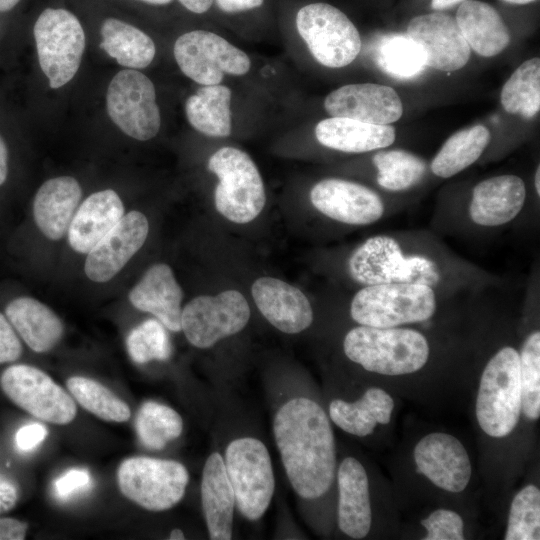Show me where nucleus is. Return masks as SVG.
<instances>
[{"label": "nucleus", "instance_id": "obj_1", "mask_svg": "<svg viewBox=\"0 0 540 540\" xmlns=\"http://www.w3.org/2000/svg\"><path fill=\"white\" fill-rule=\"evenodd\" d=\"M273 431L287 477L305 499L325 494L333 483L336 450L324 410L315 401L297 397L277 412Z\"/></svg>", "mask_w": 540, "mask_h": 540}, {"label": "nucleus", "instance_id": "obj_2", "mask_svg": "<svg viewBox=\"0 0 540 540\" xmlns=\"http://www.w3.org/2000/svg\"><path fill=\"white\" fill-rule=\"evenodd\" d=\"M351 278L364 286L412 283L435 289L444 278L440 262L424 252H406L391 235L369 237L356 247L347 261Z\"/></svg>", "mask_w": 540, "mask_h": 540}, {"label": "nucleus", "instance_id": "obj_3", "mask_svg": "<svg viewBox=\"0 0 540 540\" xmlns=\"http://www.w3.org/2000/svg\"><path fill=\"white\" fill-rule=\"evenodd\" d=\"M343 350L365 370L388 376L419 371L430 355L429 343L421 332L400 326L355 327L346 334Z\"/></svg>", "mask_w": 540, "mask_h": 540}, {"label": "nucleus", "instance_id": "obj_4", "mask_svg": "<svg viewBox=\"0 0 540 540\" xmlns=\"http://www.w3.org/2000/svg\"><path fill=\"white\" fill-rule=\"evenodd\" d=\"M437 308L436 291L423 284L366 285L352 298L350 315L360 325L390 328L429 320Z\"/></svg>", "mask_w": 540, "mask_h": 540}, {"label": "nucleus", "instance_id": "obj_5", "mask_svg": "<svg viewBox=\"0 0 540 540\" xmlns=\"http://www.w3.org/2000/svg\"><path fill=\"white\" fill-rule=\"evenodd\" d=\"M521 410L519 352L504 346L490 358L482 372L476 418L487 435L502 438L514 430Z\"/></svg>", "mask_w": 540, "mask_h": 540}, {"label": "nucleus", "instance_id": "obj_6", "mask_svg": "<svg viewBox=\"0 0 540 540\" xmlns=\"http://www.w3.org/2000/svg\"><path fill=\"white\" fill-rule=\"evenodd\" d=\"M219 183L214 193L217 211L231 222L249 223L263 210L266 195L260 173L244 151L222 147L208 161Z\"/></svg>", "mask_w": 540, "mask_h": 540}, {"label": "nucleus", "instance_id": "obj_7", "mask_svg": "<svg viewBox=\"0 0 540 540\" xmlns=\"http://www.w3.org/2000/svg\"><path fill=\"white\" fill-rule=\"evenodd\" d=\"M224 463L239 511L248 520H258L268 509L275 489L266 446L252 437L235 439L226 449Z\"/></svg>", "mask_w": 540, "mask_h": 540}, {"label": "nucleus", "instance_id": "obj_8", "mask_svg": "<svg viewBox=\"0 0 540 540\" xmlns=\"http://www.w3.org/2000/svg\"><path fill=\"white\" fill-rule=\"evenodd\" d=\"M189 482L185 466L174 460L137 456L117 470L121 493L149 511H165L181 501Z\"/></svg>", "mask_w": 540, "mask_h": 540}, {"label": "nucleus", "instance_id": "obj_9", "mask_svg": "<svg viewBox=\"0 0 540 540\" xmlns=\"http://www.w3.org/2000/svg\"><path fill=\"white\" fill-rule=\"evenodd\" d=\"M41 70L51 88L67 84L77 73L85 49V34L77 17L65 9H45L34 25Z\"/></svg>", "mask_w": 540, "mask_h": 540}, {"label": "nucleus", "instance_id": "obj_10", "mask_svg": "<svg viewBox=\"0 0 540 540\" xmlns=\"http://www.w3.org/2000/svg\"><path fill=\"white\" fill-rule=\"evenodd\" d=\"M297 30L313 57L329 68L352 63L361 50V38L351 20L336 7L312 3L296 16Z\"/></svg>", "mask_w": 540, "mask_h": 540}, {"label": "nucleus", "instance_id": "obj_11", "mask_svg": "<svg viewBox=\"0 0 540 540\" xmlns=\"http://www.w3.org/2000/svg\"><path fill=\"white\" fill-rule=\"evenodd\" d=\"M0 387L10 401L42 421L65 425L76 416L73 398L37 367L27 364L7 367L0 376Z\"/></svg>", "mask_w": 540, "mask_h": 540}, {"label": "nucleus", "instance_id": "obj_12", "mask_svg": "<svg viewBox=\"0 0 540 540\" xmlns=\"http://www.w3.org/2000/svg\"><path fill=\"white\" fill-rule=\"evenodd\" d=\"M106 107L114 124L126 135L146 141L160 129V112L151 80L134 69L119 71L111 80Z\"/></svg>", "mask_w": 540, "mask_h": 540}, {"label": "nucleus", "instance_id": "obj_13", "mask_svg": "<svg viewBox=\"0 0 540 540\" xmlns=\"http://www.w3.org/2000/svg\"><path fill=\"white\" fill-rule=\"evenodd\" d=\"M173 51L181 71L202 85H217L225 73L243 75L250 69L246 53L209 31L194 30L181 35Z\"/></svg>", "mask_w": 540, "mask_h": 540}, {"label": "nucleus", "instance_id": "obj_14", "mask_svg": "<svg viewBox=\"0 0 540 540\" xmlns=\"http://www.w3.org/2000/svg\"><path fill=\"white\" fill-rule=\"evenodd\" d=\"M250 307L236 290L216 296L201 295L188 302L181 313V330L190 344L205 349L240 332L248 323Z\"/></svg>", "mask_w": 540, "mask_h": 540}, {"label": "nucleus", "instance_id": "obj_15", "mask_svg": "<svg viewBox=\"0 0 540 540\" xmlns=\"http://www.w3.org/2000/svg\"><path fill=\"white\" fill-rule=\"evenodd\" d=\"M310 201L326 217L354 226L376 223L385 213L384 202L374 190L338 178L316 183L310 191Z\"/></svg>", "mask_w": 540, "mask_h": 540}, {"label": "nucleus", "instance_id": "obj_16", "mask_svg": "<svg viewBox=\"0 0 540 540\" xmlns=\"http://www.w3.org/2000/svg\"><path fill=\"white\" fill-rule=\"evenodd\" d=\"M407 34L422 48L427 67L456 71L464 67L470 58V47L456 19L446 13L414 17L408 24Z\"/></svg>", "mask_w": 540, "mask_h": 540}, {"label": "nucleus", "instance_id": "obj_17", "mask_svg": "<svg viewBox=\"0 0 540 540\" xmlns=\"http://www.w3.org/2000/svg\"><path fill=\"white\" fill-rule=\"evenodd\" d=\"M149 232L146 216L131 211L88 253L84 265L87 277L97 283L111 280L143 246Z\"/></svg>", "mask_w": 540, "mask_h": 540}, {"label": "nucleus", "instance_id": "obj_18", "mask_svg": "<svg viewBox=\"0 0 540 540\" xmlns=\"http://www.w3.org/2000/svg\"><path fill=\"white\" fill-rule=\"evenodd\" d=\"M414 460L418 472L445 491L461 492L470 481L472 469L467 451L450 434L434 432L423 437L414 448Z\"/></svg>", "mask_w": 540, "mask_h": 540}, {"label": "nucleus", "instance_id": "obj_19", "mask_svg": "<svg viewBox=\"0 0 540 540\" xmlns=\"http://www.w3.org/2000/svg\"><path fill=\"white\" fill-rule=\"evenodd\" d=\"M324 107L332 117L376 125L394 123L403 114L397 92L389 86L375 83L344 85L328 94Z\"/></svg>", "mask_w": 540, "mask_h": 540}, {"label": "nucleus", "instance_id": "obj_20", "mask_svg": "<svg viewBox=\"0 0 540 540\" xmlns=\"http://www.w3.org/2000/svg\"><path fill=\"white\" fill-rule=\"evenodd\" d=\"M260 313L278 330L296 334L313 321V310L305 294L295 286L273 277L258 278L251 288Z\"/></svg>", "mask_w": 540, "mask_h": 540}, {"label": "nucleus", "instance_id": "obj_21", "mask_svg": "<svg viewBox=\"0 0 540 540\" xmlns=\"http://www.w3.org/2000/svg\"><path fill=\"white\" fill-rule=\"evenodd\" d=\"M526 194L524 181L516 175L505 174L485 179L473 188L469 217L481 227L503 226L520 214Z\"/></svg>", "mask_w": 540, "mask_h": 540}, {"label": "nucleus", "instance_id": "obj_22", "mask_svg": "<svg viewBox=\"0 0 540 540\" xmlns=\"http://www.w3.org/2000/svg\"><path fill=\"white\" fill-rule=\"evenodd\" d=\"M128 298L135 308L151 313L167 329L181 330L183 291L167 264L152 265L130 290Z\"/></svg>", "mask_w": 540, "mask_h": 540}, {"label": "nucleus", "instance_id": "obj_23", "mask_svg": "<svg viewBox=\"0 0 540 540\" xmlns=\"http://www.w3.org/2000/svg\"><path fill=\"white\" fill-rule=\"evenodd\" d=\"M124 215L119 195L112 189L95 192L78 206L68 228L71 248L87 254Z\"/></svg>", "mask_w": 540, "mask_h": 540}, {"label": "nucleus", "instance_id": "obj_24", "mask_svg": "<svg viewBox=\"0 0 540 540\" xmlns=\"http://www.w3.org/2000/svg\"><path fill=\"white\" fill-rule=\"evenodd\" d=\"M337 478L339 528L353 539H362L372 521L367 473L357 459L347 457L339 466Z\"/></svg>", "mask_w": 540, "mask_h": 540}, {"label": "nucleus", "instance_id": "obj_25", "mask_svg": "<svg viewBox=\"0 0 540 540\" xmlns=\"http://www.w3.org/2000/svg\"><path fill=\"white\" fill-rule=\"evenodd\" d=\"M82 190L78 181L60 176L44 182L33 201L35 224L50 240L61 239L68 231L78 208Z\"/></svg>", "mask_w": 540, "mask_h": 540}, {"label": "nucleus", "instance_id": "obj_26", "mask_svg": "<svg viewBox=\"0 0 540 540\" xmlns=\"http://www.w3.org/2000/svg\"><path fill=\"white\" fill-rule=\"evenodd\" d=\"M201 500L210 539H231L236 501L224 459L218 452L210 454L205 462Z\"/></svg>", "mask_w": 540, "mask_h": 540}, {"label": "nucleus", "instance_id": "obj_27", "mask_svg": "<svg viewBox=\"0 0 540 540\" xmlns=\"http://www.w3.org/2000/svg\"><path fill=\"white\" fill-rule=\"evenodd\" d=\"M5 315L28 347L37 353L51 350L62 338L64 326L47 305L32 297L10 301Z\"/></svg>", "mask_w": 540, "mask_h": 540}, {"label": "nucleus", "instance_id": "obj_28", "mask_svg": "<svg viewBox=\"0 0 540 540\" xmlns=\"http://www.w3.org/2000/svg\"><path fill=\"white\" fill-rule=\"evenodd\" d=\"M315 136L320 144L330 149L363 153L392 145L395 129L389 124L376 125L345 117H331L316 125Z\"/></svg>", "mask_w": 540, "mask_h": 540}, {"label": "nucleus", "instance_id": "obj_29", "mask_svg": "<svg viewBox=\"0 0 540 540\" xmlns=\"http://www.w3.org/2000/svg\"><path fill=\"white\" fill-rule=\"evenodd\" d=\"M455 19L470 49L483 57L498 55L510 43L508 27L488 3L466 0Z\"/></svg>", "mask_w": 540, "mask_h": 540}, {"label": "nucleus", "instance_id": "obj_30", "mask_svg": "<svg viewBox=\"0 0 540 540\" xmlns=\"http://www.w3.org/2000/svg\"><path fill=\"white\" fill-rule=\"evenodd\" d=\"M393 408L392 397L386 391L372 387L355 402L333 400L329 405V416L345 432L364 437L370 435L377 424H388Z\"/></svg>", "mask_w": 540, "mask_h": 540}, {"label": "nucleus", "instance_id": "obj_31", "mask_svg": "<svg viewBox=\"0 0 540 540\" xmlns=\"http://www.w3.org/2000/svg\"><path fill=\"white\" fill-rule=\"evenodd\" d=\"M231 90L223 85H203L185 104L189 123L199 132L212 137L231 133Z\"/></svg>", "mask_w": 540, "mask_h": 540}, {"label": "nucleus", "instance_id": "obj_32", "mask_svg": "<svg viewBox=\"0 0 540 540\" xmlns=\"http://www.w3.org/2000/svg\"><path fill=\"white\" fill-rule=\"evenodd\" d=\"M372 57L378 68L390 77L410 80L425 69L420 45L407 33H385L372 43Z\"/></svg>", "mask_w": 540, "mask_h": 540}, {"label": "nucleus", "instance_id": "obj_33", "mask_svg": "<svg viewBox=\"0 0 540 540\" xmlns=\"http://www.w3.org/2000/svg\"><path fill=\"white\" fill-rule=\"evenodd\" d=\"M100 47L120 65L145 68L156 52L153 40L140 29L119 19L108 18L101 26Z\"/></svg>", "mask_w": 540, "mask_h": 540}, {"label": "nucleus", "instance_id": "obj_34", "mask_svg": "<svg viewBox=\"0 0 540 540\" xmlns=\"http://www.w3.org/2000/svg\"><path fill=\"white\" fill-rule=\"evenodd\" d=\"M490 142V132L483 125L462 129L451 135L431 162L432 172L450 178L477 161Z\"/></svg>", "mask_w": 540, "mask_h": 540}, {"label": "nucleus", "instance_id": "obj_35", "mask_svg": "<svg viewBox=\"0 0 540 540\" xmlns=\"http://www.w3.org/2000/svg\"><path fill=\"white\" fill-rule=\"evenodd\" d=\"M504 110L525 119L533 118L540 109V59L523 62L504 84L501 96Z\"/></svg>", "mask_w": 540, "mask_h": 540}, {"label": "nucleus", "instance_id": "obj_36", "mask_svg": "<svg viewBox=\"0 0 540 540\" xmlns=\"http://www.w3.org/2000/svg\"><path fill=\"white\" fill-rule=\"evenodd\" d=\"M372 161L377 169L378 185L389 191L407 190L426 173V162L405 150H381L374 154Z\"/></svg>", "mask_w": 540, "mask_h": 540}, {"label": "nucleus", "instance_id": "obj_37", "mask_svg": "<svg viewBox=\"0 0 540 540\" xmlns=\"http://www.w3.org/2000/svg\"><path fill=\"white\" fill-rule=\"evenodd\" d=\"M135 429L140 442L152 450H160L179 437L183 430L181 416L169 406L146 401L138 410Z\"/></svg>", "mask_w": 540, "mask_h": 540}, {"label": "nucleus", "instance_id": "obj_38", "mask_svg": "<svg viewBox=\"0 0 540 540\" xmlns=\"http://www.w3.org/2000/svg\"><path fill=\"white\" fill-rule=\"evenodd\" d=\"M67 388L76 401L88 412L109 422H126L131 416L127 403L103 384L81 376L70 377Z\"/></svg>", "mask_w": 540, "mask_h": 540}, {"label": "nucleus", "instance_id": "obj_39", "mask_svg": "<svg viewBox=\"0 0 540 540\" xmlns=\"http://www.w3.org/2000/svg\"><path fill=\"white\" fill-rule=\"evenodd\" d=\"M521 406L530 420L540 416V332L535 330L523 342L519 354Z\"/></svg>", "mask_w": 540, "mask_h": 540}, {"label": "nucleus", "instance_id": "obj_40", "mask_svg": "<svg viewBox=\"0 0 540 540\" xmlns=\"http://www.w3.org/2000/svg\"><path fill=\"white\" fill-rule=\"evenodd\" d=\"M505 540L540 539V490L527 485L513 498Z\"/></svg>", "mask_w": 540, "mask_h": 540}, {"label": "nucleus", "instance_id": "obj_41", "mask_svg": "<svg viewBox=\"0 0 540 540\" xmlns=\"http://www.w3.org/2000/svg\"><path fill=\"white\" fill-rule=\"evenodd\" d=\"M165 328L157 319H147L133 328L126 338L130 358L137 364L169 359L172 346Z\"/></svg>", "mask_w": 540, "mask_h": 540}, {"label": "nucleus", "instance_id": "obj_42", "mask_svg": "<svg viewBox=\"0 0 540 540\" xmlns=\"http://www.w3.org/2000/svg\"><path fill=\"white\" fill-rule=\"evenodd\" d=\"M427 531L424 540H463L464 523L461 516L448 509H437L421 521Z\"/></svg>", "mask_w": 540, "mask_h": 540}, {"label": "nucleus", "instance_id": "obj_43", "mask_svg": "<svg viewBox=\"0 0 540 540\" xmlns=\"http://www.w3.org/2000/svg\"><path fill=\"white\" fill-rule=\"evenodd\" d=\"M91 475L86 469L73 468L55 479L54 495L61 501H68L91 486Z\"/></svg>", "mask_w": 540, "mask_h": 540}, {"label": "nucleus", "instance_id": "obj_44", "mask_svg": "<svg viewBox=\"0 0 540 540\" xmlns=\"http://www.w3.org/2000/svg\"><path fill=\"white\" fill-rule=\"evenodd\" d=\"M22 351V344L15 329L6 315L0 312V364L16 361L21 357Z\"/></svg>", "mask_w": 540, "mask_h": 540}, {"label": "nucleus", "instance_id": "obj_45", "mask_svg": "<svg viewBox=\"0 0 540 540\" xmlns=\"http://www.w3.org/2000/svg\"><path fill=\"white\" fill-rule=\"evenodd\" d=\"M48 435L47 428L40 423H30L19 428L15 435L17 448L23 452L34 450Z\"/></svg>", "mask_w": 540, "mask_h": 540}, {"label": "nucleus", "instance_id": "obj_46", "mask_svg": "<svg viewBox=\"0 0 540 540\" xmlns=\"http://www.w3.org/2000/svg\"><path fill=\"white\" fill-rule=\"evenodd\" d=\"M19 499L17 484L0 473V514L12 510Z\"/></svg>", "mask_w": 540, "mask_h": 540}, {"label": "nucleus", "instance_id": "obj_47", "mask_svg": "<svg viewBox=\"0 0 540 540\" xmlns=\"http://www.w3.org/2000/svg\"><path fill=\"white\" fill-rule=\"evenodd\" d=\"M28 530V523L16 518H0V540H23Z\"/></svg>", "mask_w": 540, "mask_h": 540}, {"label": "nucleus", "instance_id": "obj_48", "mask_svg": "<svg viewBox=\"0 0 540 540\" xmlns=\"http://www.w3.org/2000/svg\"><path fill=\"white\" fill-rule=\"evenodd\" d=\"M218 7L227 13L240 12L257 8L264 0H215Z\"/></svg>", "mask_w": 540, "mask_h": 540}, {"label": "nucleus", "instance_id": "obj_49", "mask_svg": "<svg viewBox=\"0 0 540 540\" xmlns=\"http://www.w3.org/2000/svg\"><path fill=\"white\" fill-rule=\"evenodd\" d=\"M179 2L189 11L201 14L211 7L213 0H179Z\"/></svg>", "mask_w": 540, "mask_h": 540}, {"label": "nucleus", "instance_id": "obj_50", "mask_svg": "<svg viewBox=\"0 0 540 540\" xmlns=\"http://www.w3.org/2000/svg\"><path fill=\"white\" fill-rule=\"evenodd\" d=\"M8 175V150L0 136V186L6 181Z\"/></svg>", "mask_w": 540, "mask_h": 540}, {"label": "nucleus", "instance_id": "obj_51", "mask_svg": "<svg viewBox=\"0 0 540 540\" xmlns=\"http://www.w3.org/2000/svg\"><path fill=\"white\" fill-rule=\"evenodd\" d=\"M464 1L466 0H431V8L437 11L444 10Z\"/></svg>", "mask_w": 540, "mask_h": 540}, {"label": "nucleus", "instance_id": "obj_52", "mask_svg": "<svg viewBox=\"0 0 540 540\" xmlns=\"http://www.w3.org/2000/svg\"><path fill=\"white\" fill-rule=\"evenodd\" d=\"M20 0H0V12L12 9Z\"/></svg>", "mask_w": 540, "mask_h": 540}, {"label": "nucleus", "instance_id": "obj_53", "mask_svg": "<svg viewBox=\"0 0 540 540\" xmlns=\"http://www.w3.org/2000/svg\"><path fill=\"white\" fill-rule=\"evenodd\" d=\"M169 539L171 540H179V539H185L184 533L181 529H173L169 535Z\"/></svg>", "mask_w": 540, "mask_h": 540}, {"label": "nucleus", "instance_id": "obj_54", "mask_svg": "<svg viewBox=\"0 0 540 540\" xmlns=\"http://www.w3.org/2000/svg\"><path fill=\"white\" fill-rule=\"evenodd\" d=\"M534 186L537 196L540 195V166L537 167L534 177Z\"/></svg>", "mask_w": 540, "mask_h": 540}, {"label": "nucleus", "instance_id": "obj_55", "mask_svg": "<svg viewBox=\"0 0 540 540\" xmlns=\"http://www.w3.org/2000/svg\"><path fill=\"white\" fill-rule=\"evenodd\" d=\"M146 3L155 4V5H165L170 3L172 0H141Z\"/></svg>", "mask_w": 540, "mask_h": 540}, {"label": "nucleus", "instance_id": "obj_56", "mask_svg": "<svg viewBox=\"0 0 540 540\" xmlns=\"http://www.w3.org/2000/svg\"><path fill=\"white\" fill-rule=\"evenodd\" d=\"M502 1H505V2L511 3V4L523 5V4H528V3L534 2L536 0H502Z\"/></svg>", "mask_w": 540, "mask_h": 540}]
</instances>
